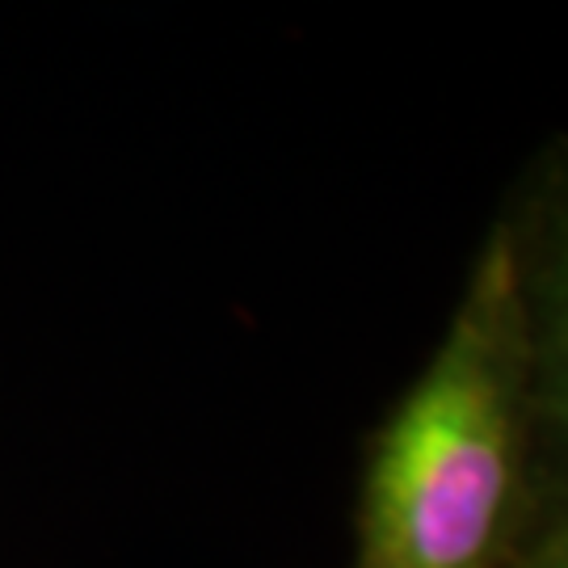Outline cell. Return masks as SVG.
Wrapping results in <instances>:
<instances>
[{
  "label": "cell",
  "mask_w": 568,
  "mask_h": 568,
  "mask_svg": "<svg viewBox=\"0 0 568 568\" xmlns=\"http://www.w3.org/2000/svg\"><path fill=\"white\" fill-rule=\"evenodd\" d=\"M523 328L539 501L568 493V140L551 143L497 224Z\"/></svg>",
  "instance_id": "cell-2"
},
{
  "label": "cell",
  "mask_w": 568,
  "mask_h": 568,
  "mask_svg": "<svg viewBox=\"0 0 568 568\" xmlns=\"http://www.w3.org/2000/svg\"><path fill=\"white\" fill-rule=\"evenodd\" d=\"M509 568H568V493L535 506V518Z\"/></svg>",
  "instance_id": "cell-3"
},
{
  "label": "cell",
  "mask_w": 568,
  "mask_h": 568,
  "mask_svg": "<svg viewBox=\"0 0 568 568\" xmlns=\"http://www.w3.org/2000/svg\"><path fill=\"white\" fill-rule=\"evenodd\" d=\"M535 506L523 328L493 227L447 337L371 438L354 568H509Z\"/></svg>",
  "instance_id": "cell-1"
}]
</instances>
